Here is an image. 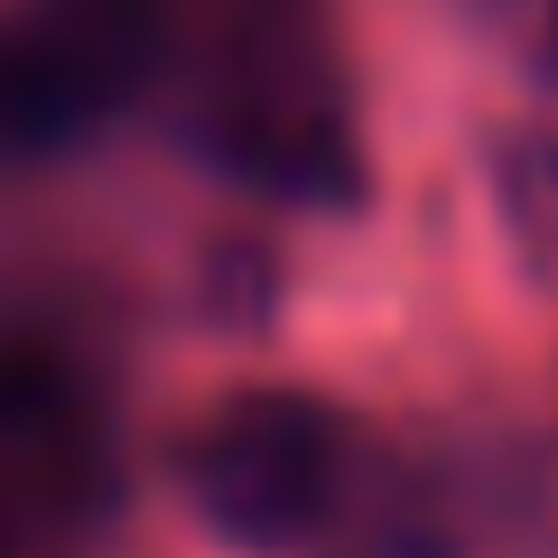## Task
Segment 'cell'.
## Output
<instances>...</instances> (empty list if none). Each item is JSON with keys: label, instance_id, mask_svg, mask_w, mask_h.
I'll list each match as a JSON object with an SVG mask.
<instances>
[{"label": "cell", "instance_id": "3957f363", "mask_svg": "<svg viewBox=\"0 0 558 558\" xmlns=\"http://www.w3.org/2000/svg\"><path fill=\"white\" fill-rule=\"evenodd\" d=\"M94 102V65L84 38L38 20H0V149H47L65 140Z\"/></svg>", "mask_w": 558, "mask_h": 558}, {"label": "cell", "instance_id": "6da1fadb", "mask_svg": "<svg viewBox=\"0 0 558 558\" xmlns=\"http://www.w3.org/2000/svg\"><path fill=\"white\" fill-rule=\"evenodd\" d=\"M186 494L223 539L289 549L344 494V418L317 391H233L186 438Z\"/></svg>", "mask_w": 558, "mask_h": 558}, {"label": "cell", "instance_id": "7a4b0ae2", "mask_svg": "<svg viewBox=\"0 0 558 558\" xmlns=\"http://www.w3.org/2000/svg\"><path fill=\"white\" fill-rule=\"evenodd\" d=\"M0 475L20 494H57L84 475V391L38 336H0Z\"/></svg>", "mask_w": 558, "mask_h": 558}]
</instances>
